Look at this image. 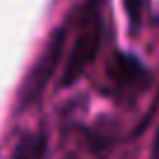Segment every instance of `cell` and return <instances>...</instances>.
<instances>
[{
    "label": "cell",
    "mask_w": 159,
    "mask_h": 159,
    "mask_svg": "<svg viewBox=\"0 0 159 159\" xmlns=\"http://www.w3.org/2000/svg\"><path fill=\"white\" fill-rule=\"evenodd\" d=\"M101 40H103V21L94 10L91 16L84 21L80 35L75 38L73 47H70L68 61H66V68H63V77H61L63 87L75 84L84 75V70L89 68V63L96 59V54L101 49Z\"/></svg>",
    "instance_id": "6da1fadb"
},
{
    "label": "cell",
    "mask_w": 159,
    "mask_h": 159,
    "mask_svg": "<svg viewBox=\"0 0 159 159\" xmlns=\"http://www.w3.org/2000/svg\"><path fill=\"white\" fill-rule=\"evenodd\" d=\"M63 45H66V28H59L54 35H52L49 45L45 47L42 56L38 59V63L33 66L28 80H26V84H24V101L26 103L35 101L42 91H45L47 82H49V77L54 75L56 66H59V61H61Z\"/></svg>",
    "instance_id": "7a4b0ae2"
},
{
    "label": "cell",
    "mask_w": 159,
    "mask_h": 159,
    "mask_svg": "<svg viewBox=\"0 0 159 159\" xmlns=\"http://www.w3.org/2000/svg\"><path fill=\"white\" fill-rule=\"evenodd\" d=\"M105 75L112 82L115 91H140L145 84L150 82V73L134 54H126V52H115L112 59H110Z\"/></svg>",
    "instance_id": "3957f363"
},
{
    "label": "cell",
    "mask_w": 159,
    "mask_h": 159,
    "mask_svg": "<svg viewBox=\"0 0 159 159\" xmlns=\"http://www.w3.org/2000/svg\"><path fill=\"white\" fill-rule=\"evenodd\" d=\"M47 157V136L45 134H26L16 143L12 159H45Z\"/></svg>",
    "instance_id": "277c9868"
},
{
    "label": "cell",
    "mask_w": 159,
    "mask_h": 159,
    "mask_svg": "<svg viewBox=\"0 0 159 159\" xmlns=\"http://www.w3.org/2000/svg\"><path fill=\"white\" fill-rule=\"evenodd\" d=\"M124 7H126V12H129L131 21H138V19H140V7H143V0H126Z\"/></svg>",
    "instance_id": "5b68a950"
}]
</instances>
